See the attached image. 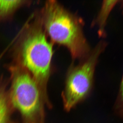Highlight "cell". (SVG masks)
I'll return each instance as SVG.
<instances>
[{"label":"cell","mask_w":123,"mask_h":123,"mask_svg":"<svg viewBox=\"0 0 123 123\" xmlns=\"http://www.w3.org/2000/svg\"><path fill=\"white\" fill-rule=\"evenodd\" d=\"M53 45L36 12L20 30L11 50V62L21 65L34 77L41 89L44 105L48 108L52 107L47 90L53 71Z\"/></svg>","instance_id":"6da1fadb"},{"label":"cell","mask_w":123,"mask_h":123,"mask_svg":"<svg viewBox=\"0 0 123 123\" xmlns=\"http://www.w3.org/2000/svg\"><path fill=\"white\" fill-rule=\"evenodd\" d=\"M38 13L50 41L66 48L73 63L89 55L92 48L85 36L84 22L81 17L53 0L46 1Z\"/></svg>","instance_id":"7a4b0ae2"},{"label":"cell","mask_w":123,"mask_h":123,"mask_svg":"<svg viewBox=\"0 0 123 123\" xmlns=\"http://www.w3.org/2000/svg\"><path fill=\"white\" fill-rule=\"evenodd\" d=\"M6 68L10 74V102L20 115L22 123H44L45 106L34 77L23 67L12 62Z\"/></svg>","instance_id":"3957f363"},{"label":"cell","mask_w":123,"mask_h":123,"mask_svg":"<svg viewBox=\"0 0 123 123\" xmlns=\"http://www.w3.org/2000/svg\"><path fill=\"white\" fill-rule=\"evenodd\" d=\"M107 45V42L102 39L92 49L88 57L76 65L73 62L69 67L61 94L66 111H71L90 95L94 85L96 68Z\"/></svg>","instance_id":"277c9868"},{"label":"cell","mask_w":123,"mask_h":123,"mask_svg":"<svg viewBox=\"0 0 123 123\" xmlns=\"http://www.w3.org/2000/svg\"><path fill=\"white\" fill-rule=\"evenodd\" d=\"M120 0H103L102 1L98 13L92 22V26L97 28L98 36L102 39L107 36L106 28L108 18L113 9Z\"/></svg>","instance_id":"5b68a950"},{"label":"cell","mask_w":123,"mask_h":123,"mask_svg":"<svg viewBox=\"0 0 123 123\" xmlns=\"http://www.w3.org/2000/svg\"><path fill=\"white\" fill-rule=\"evenodd\" d=\"M9 79L1 77L0 79V123H9L13 109L8 94Z\"/></svg>","instance_id":"8992f818"},{"label":"cell","mask_w":123,"mask_h":123,"mask_svg":"<svg viewBox=\"0 0 123 123\" xmlns=\"http://www.w3.org/2000/svg\"><path fill=\"white\" fill-rule=\"evenodd\" d=\"M32 2L27 0H0V24L10 21L18 10L30 6Z\"/></svg>","instance_id":"52a82bcc"},{"label":"cell","mask_w":123,"mask_h":123,"mask_svg":"<svg viewBox=\"0 0 123 123\" xmlns=\"http://www.w3.org/2000/svg\"><path fill=\"white\" fill-rule=\"evenodd\" d=\"M9 123H14V122H9Z\"/></svg>","instance_id":"ba28073f"}]
</instances>
